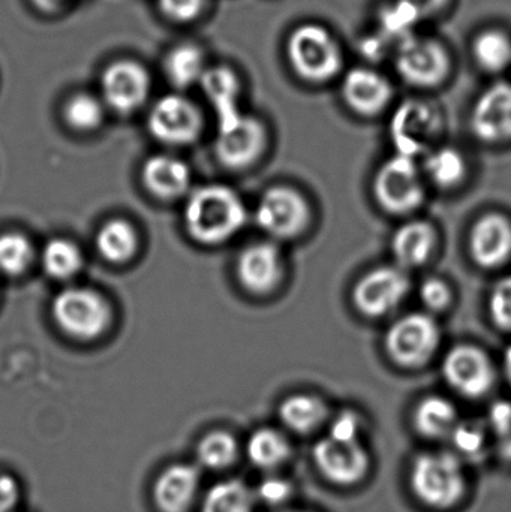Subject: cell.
I'll list each match as a JSON object with an SVG mask.
<instances>
[{"mask_svg": "<svg viewBox=\"0 0 511 512\" xmlns=\"http://www.w3.org/2000/svg\"><path fill=\"white\" fill-rule=\"evenodd\" d=\"M282 53L291 75L309 87L336 84L348 68L341 36L323 21L303 20L291 26Z\"/></svg>", "mask_w": 511, "mask_h": 512, "instance_id": "cell-1", "label": "cell"}, {"mask_svg": "<svg viewBox=\"0 0 511 512\" xmlns=\"http://www.w3.org/2000/svg\"><path fill=\"white\" fill-rule=\"evenodd\" d=\"M441 372L444 381L455 393L470 400L488 396L497 381V372L489 355L470 343H461L449 349Z\"/></svg>", "mask_w": 511, "mask_h": 512, "instance_id": "cell-15", "label": "cell"}, {"mask_svg": "<svg viewBox=\"0 0 511 512\" xmlns=\"http://www.w3.org/2000/svg\"><path fill=\"white\" fill-rule=\"evenodd\" d=\"M501 456L506 460L507 463H511V436L503 439V445H501Z\"/></svg>", "mask_w": 511, "mask_h": 512, "instance_id": "cell-47", "label": "cell"}, {"mask_svg": "<svg viewBox=\"0 0 511 512\" xmlns=\"http://www.w3.org/2000/svg\"><path fill=\"white\" fill-rule=\"evenodd\" d=\"M408 484L420 505L435 512H449L467 498L468 465L453 451H426L411 462Z\"/></svg>", "mask_w": 511, "mask_h": 512, "instance_id": "cell-4", "label": "cell"}, {"mask_svg": "<svg viewBox=\"0 0 511 512\" xmlns=\"http://www.w3.org/2000/svg\"><path fill=\"white\" fill-rule=\"evenodd\" d=\"M422 21L405 0H383L375 9L374 30L395 47L423 30Z\"/></svg>", "mask_w": 511, "mask_h": 512, "instance_id": "cell-31", "label": "cell"}, {"mask_svg": "<svg viewBox=\"0 0 511 512\" xmlns=\"http://www.w3.org/2000/svg\"><path fill=\"white\" fill-rule=\"evenodd\" d=\"M293 454L290 438L273 427L255 430L245 445L246 459L264 475L279 474L291 462Z\"/></svg>", "mask_w": 511, "mask_h": 512, "instance_id": "cell-25", "label": "cell"}, {"mask_svg": "<svg viewBox=\"0 0 511 512\" xmlns=\"http://www.w3.org/2000/svg\"><path fill=\"white\" fill-rule=\"evenodd\" d=\"M470 56L483 74L498 77L511 68V35L503 27L486 26L470 41Z\"/></svg>", "mask_w": 511, "mask_h": 512, "instance_id": "cell-26", "label": "cell"}, {"mask_svg": "<svg viewBox=\"0 0 511 512\" xmlns=\"http://www.w3.org/2000/svg\"><path fill=\"white\" fill-rule=\"evenodd\" d=\"M206 53L197 44H180L168 51L164 62L165 77L177 89L200 86L209 69Z\"/></svg>", "mask_w": 511, "mask_h": 512, "instance_id": "cell-28", "label": "cell"}, {"mask_svg": "<svg viewBox=\"0 0 511 512\" xmlns=\"http://www.w3.org/2000/svg\"><path fill=\"white\" fill-rule=\"evenodd\" d=\"M468 125L482 143L511 141V81H494L477 95L468 114Z\"/></svg>", "mask_w": 511, "mask_h": 512, "instance_id": "cell-16", "label": "cell"}, {"mask_svg": "<svg viewBox=\"0 0 511 512\" xmlns=\"http://www.w3.org/2000/svg\"><path fill=\"white\" fill-rule=\"evenodd\" d=\"M201 474L197 466L176 463L168 466L153 486V502L159 512H189L197 502Z\"/></svg>", "mask_w": 511, "mask_h": 512, "instance_id": "cell-21", "label": "cell"}, {"mask_svg": "<svg viewBox=\"0 0 511 512\" xmlns=\"http://www.w3.org/2000/svg\"><path fill=\"white\" fill-rule=\"evenodd\" d=\"M255 224L275 240H294L311 227L312 209L305 195L291 186L267 189L255 207Z\"/></svg>", "mask_w": 511, "mask_h": 512, "instance_id": "cell-11", "label": "cell"}, {"mask_svg": "<svg viewBox=\"0 0 511 512\" xmlns=\"http://www.w3.org/2000/svg\"><path fill=\"white\" fill-rule=\"evenodd\" d=\"M191 177L188 164L171 155L152 156L141 170L144 188L159 200H177L188 194Z\"/></svg>", "mask_w": 511, "mask_h": 512, "instance_id": "cell-22", "label": "cell"}, {"mask_svg": "<svg viewBox=\"0 0 511 512\" xmlns=\"http://www.w3.org/2000/svg\"><path fill=\"white\" fill-rule=\"evenodd\" d=\"M489 315L495 327L511 333V276L501 279L492 289Z\"/></svg>", "mask_w": 511, "mask_h": 512, "instance_id": "cell-39", "label": "cell"}, {"mask_svg": "<svg viewBox=\"0 0 511 512\" xmlns=\"http://www.w3.org/2000/svg\"><path fill=\"white\" fill-rule=\"evenodd\" d=\"M105 108L102 99L78 92L63 105V119L74 131L92 132L104 122Z\"/></svg>", "mask_w": 511, "mask_h": 512, "instance_id": "cell-35", "label": "cell"}, {"mask_svg": "<svg viewBox=\"0 0 511 512\" xmlns=\"http://www.w3.org/2000/svg\"><path fill=\"white\" fill-rule=\"evenodd\" d=\"M437 231L428 221H408L393 233L392 249L395 265L405 271L423 267L437 248Z\"/></svg>", "mask_w": 511, "mask_h": 512, "instance_id": "cell-23", "label": "cell"}, {"mask_svg": "<svg viewBox=\"0 0 511 512\" xmlns=\"http://www.w3.org/2000/svg\"><path fill=\"white\" fill-rule=\"evenodd\" d=\"M449 442L452 445L450 451L470 465L485 457L488 451V432L486 427L476 421H459Z\"/></svg>", "mask_w": 511, "mask_h": 512, "instance_id": "cell-36", "label": "cell"}, {"mask_svg": "<svg viewBox=\"0 0 511 512\" xmlns=\"http://www.w3.org/2000/svg\"><path fill=\"white\" fill-rule=\"evenodd\" d=\"M35 259L32 242L21 233L0 234V273L17 277L26 273Z\"/></svg>", "mask_w": 511, "mask_h": 512, "instance_id": "cell-37", "label": "cell"}, {"mask_svg": "<svg viewBox=\"0 0 511 512\" xmlns=\"http://www.w3.org/2000/svg\"><path fill=\"white\" fill-rule=\"evenodd\" d=\"M420 301L428 312L440 313L449 309L453 301V291L449 283L440 277H428L419 289Z\"/></svg>", "mask_w": 511, "mask_h": 512, "instance_id": "cell-40", "label": "cell"}, {"mask_svg": "<svg viewBox=\"0 0 511 512\" xmlns=\"http://www.w3.org/2000/svg\"><path fill=\"white\" fill-rule=\"evenodd\" d=\"M276 512H314V511H308V510H281Z\"/></svg>", "mask_w": 511, "mask_h": 512, "instance_id": "cell-49", "label": "cell"}, {"mask_svg": "<svg viewBox=\"0 0 511 512\" xmlns=\"http://www.w3.org/2000/svg\"><path fill=\"white\" fill-rule=\"evenodd\" d=\"M96 251L111 264L131 261L140 248V237L131 222L110 219L96 233Z\"/></svg>", "mask_w": 511, "mask_h": 512, "instance_id": "cell-29", "label": "cell"}, {"mask_svg": "<svg viewBox=\"0 0 511 512\" xmlns=\"http://www.w3.org/2000/svg\"><path fill=\"white\" fill-rule=\"evenodd\" d=\"M422 171L432 185L449 191L467 179V159L456 147L438 146L423 156Z\"/></svg>", "mask_w": 511, "mask_h": 512, "instance_id": "cell-30", "label": "cell"}, {"mask_svg": "<svg viewBox=\"0 0 511 512\" xmlns=\"http://www.w3.org/2000/svg\"><path fill=\"white\" fill-rule=\"evenodd\" d=\"M204 98L215 113L218 125L230 122L242 113L245 80L236 66L228 63L210 65L200 83Z\"/></svg>", "mask_w": 511, "mask_h": 512, "instance_id": "cell-20", "label": "cell"}, {"mask_svg": "<svg viewBox=\"0 0 511 512\" xmlns=\"http://www.w3.org/2000/svg\"><path fill=\"white\" fill-rule=\"evenodd\" d=\"M441 345V328L431 313L413 312L396 319L384 336L387 357L401 369L431 363Z\"/></svg>", "mask_w": 511, "mask_h": 512, "instance_id": "cell-7", "label": "cell"}, {"mask_svg": "<svg viewBox=\"0 0 511 512\" xmlns=\"http://www.w3.org/2000/svg\"><path fill=\"white\" fill-rule=\"evenodd\" d=\"M242 447L236 436L227 430H213L197 444L195 457L200 468L207 471L224 472L239 462Z\"/></svg>", "mask_w": 511, "mask_h": 512, "instance_id": "cell-32", "label": "cell"}, {"mask_svg": "<svg viewBox=\"0 0 511 512\" xmlns=\"http://www.w3.org/2000/svg\"><path fill=\"white\" fill-rule=\"evenodd\" d=\"M390 63L395 77L420 95L443 89L456 71L455 54L449 42L426 29L398 42Z\"/></svg>", "mask_w": 511, "mask_h": 512, "instance_id": "cell-3", "label": "cell"}, {"mask_svg": "<svg viewBox=\"0 0 511 512\" xmlns=\"http://www.w3.org/2000/svg\"><path fill=\"white\" fill-rule=\"evenodd\" d=\"M50 312L57 328L80 342L99 339L113 321V310L107 298L84 286H69L57 292Z\"/></svg>", "mask_w": 511, "mask_h": 512, "instance_id": "cell-6", "label": "cell"}, {"mask_svg": "<svg viewBox=\"0 0 511 512\" xmlns=\"http://www.w3.org/2000/svg\"><path fill=\"white\" fill-rule=\"evenodd\" d=\"M459 421L455 403L443 396L425 397L413 412L414 430L426 441H449Z\"/></svg>", "mask_w": 511, "mask_h": 512, "instance_id": "cell-27", "label": "cell"}, {"mask_svg": "<svg viewBox=\"0 0 511 512\" xmlns=\"http://www.w3.org/2000/svg\"><path fill=\"white\" fill-rule=\"evenodd\" d=\"M446 128L443 110L426 95L396 102L389 120L390 143L396 155L419 159L438 147Z\"/></svg>", "mask_w": 511, "mask_h": 512, "instance_id": "cell-5", "label": "cell"}, {"mask_svg": "<svg viewBox=\"0 0 511 512\" xmlns=\"http://www.w3.org/2000/svg\"><path fill=\"white\" fill-rule=\"evenodd\" d=\"M405 2L416 12L423 26L449 17L456 6V0H405Z\"/></svg>", "mask_w": 511, "mask_h": 512, "instance_id": "cell-43", "label": "cell"}, {"mask_svg": "<svg viewBox=\"0 0 511 512\" xmlns=\"http://www.w3.org/2000/svg\"><path fill=\"white\" fill-rule=\"evenodd\" d=\"M411 280L398 265H381L363 274L351 291L354 309L369 319L383 318L407 298Z\"/></svg>", "mask_w": 511, "mask_h": 512, "instance_id": "cell-13", "label": "cell"}, {"mask_svg": "<svg viewBox=\"0 0 511 512\" xmlns=\"http://www.w3.org/2000/svg\"><path fill=\"white\" fill-rule=\"evenodd\" d=\"M20 484L11 475H0V512H14L20 502Z\"/></svg>", "mask_w": 511, "mask_h": 512, "instance_id": "cell-45", "label": "cell"}, {"mask_svg": "<svg viewBox=\"0 0 511 512\" xmlns=\"http://www.w3.org/2000/svg\"><path fill=\"white\" fill-rule=\"evenodd\" d=\"M278 417L285 432L311 436L329 424L330 409L326 400L315 394L296 393L282 400Z\"/></svg>", "mask_w": 511, "mask_h": 512, "instance_id": "cell-24", "label": "cell"}, {"mask_svg": "<svg viewBox=\"0 0 511 512\" xmlns=\"http://www.w3.org/2000/svg\"><path fill=\"white\" fill-rule=\"evenodd\" d=\"M41 264L45 274L51 279L69 280L80 273L84 256L77 243L57 237L45 243L41 252Z\"/></svg>", "mask_w": 511, "mask_h": 512, "instance_id": "cell-34", "label": "cell"}, {"mask_svg": "<svg viewBox=\"0 0 511 512\" xmlns=\"http://www.w3.org/2000/svg\"><path fill=\"white\" fill-rule=\"evenodd\" d=\"M504 372H506L507 381L511 385V345L504 354Z\"/></svg>", "mask_w": 511, "mask_h": 512, "instance_id": "cell-48", "label": "cell"}, {"mask_svg": "<svg viewBox=\"0 0 511 512\" xmlns=\"http://www.w3.org/2000/svg\"><path fill=\"white\" fill-rule=\"evenodd\" d=\"M471 259L485 270H494L511 258V222L500 213L483 215L468 237Z\"/></svg>", "mask_w": 511, "mask_h": 512, "instance_id": "cell-19", "label": "cell"}, {"mask_svg": "<svg viewBox=\"0 0 511 512\" xmlns=\"http://www.w3.org/2000/svg\"><path fill=\"white\" fill-rule=\"evenodd\" d=\"M284 274V256L275 243H252L237 255V282L243 291L255 297H266L276 291Z\"/></svg>", "mask_w": 511, "mask_h": 512, "instance_id": "cell-18", "label": "cell"}, {"mask_svg": "<svg viewBox=\"0 0 511 512\" xmlns=\"http://www.w3.org/2000/svg\"><path fill=\"white\" fill-rule=\"evenodd\" d=\"M147 129L159 143L189 146L204 131V116L192 99L179 93L162 96L150 108Z\"/></svg>", "mask_w": 511, "mask_h": 512, "instance_id": "cell-14", "label": "cell"}, {"mask_svg": "<svg viewBox=\"0 0 511 512\" xmlns=\"http://www.w3.org/2000/svg\"><path fill=\"white\" fill-rule=\"evenodd\" d=\"M248 222L242 197L225 185H206L189 194L183 209L186 233L207 248L224 245Z\"/></svg>", "mask_w": 511, "mask_h": 512, "instance_id": "cell-2", "label": "cell"}, {"mask_svg": "<svg viewBox=\"0 0 511 512\" xmlns=\"http://www.w3.org/2000/svg\"><path fill=\"white\" fill-rule=\"evenodd\" d=\"M378 206L393 216H408L425 203V176L416 159L393 155L381 164L372 182Z\"/></svg>", "mask_w": 511, "mask_h": 512, "instance_id": "cell-8", "label": "cell"}, {"mask_svg": "<svg viewBox=\"0 0 511 512\" xmlns=\"http://www.w3.org/2000/svg\"><path fill=\"white\" fill-rule=\"evenodd\" d=\"M158 6L168 20L191 23L203 15L207 0H158Z\"/></svg>", "mask_w": 511, "mask_h": 512, "instance_id": "cell-42", "label": "cell"}, {"mask_svg": "<svg viewBox=\"0 0 511 512\" xmlns=\"http://www.w3.org/2000/svg\"><path fill=\"white\" fill-rule=\"evenodd\" d=\"M269 146V128L261 117L242 111L218 125L215 155L228 170L243 171L257 164Z\"/></svg>", "mask_w": 511, "mask_h": 512, "instance_id": "cell-12", "label": "cell"}, {"mask_svg": "<svg viewBox=\"0 0 511 512\" xmlns=\"http://www.w3.org/2000/svg\"><path fill=\"white\" fill-rule=\"evenodd\" d=\"M257 505L254 489L231 478L213 484L204 493L201 512H255Z\"/></svg>", "mask_w": 511, "mask_h": 512, "instance_id": "cell-33", "label": "cell"}, {"mask_svg": "<svg viewBox=\"0 0 511 512\" xmlns=\"http://www.w3.org/2000/svg\"><path fill=\"white\" fill-rule=\"evenodd\" d=\"M366 424L362 415L354 411H342L329 421L327 435L348 441H365Z\"/></svg>", "mask_w": 511, "mask_h": 512, "instance_id": "cell-41", "label": "cell"}, {"mask_svg": "<svg viewBox=\"0 0 511 512\" xmlns=\"http://www.w3.org/2000/svg\"><path fill=\"white\" fill-rule=\"evenodd\" d=\"M65 2L66 0H33V3L45 12L56 11Z\"/></svg>", "mask_w": 511, "mask_h": 512, "instance_id": "cell-46", "label": "cell"}, {"mask_svg": "<svg viewBox=\"0 0 511 512\" xmlns=\"http://www.w3.org/2000/svg\"><path fill=\"white\" fill-rule=\"evenodd\" d=\"M336 84L344 107L360 119H377L395 107V81L378 65H348Z\"/></svg>", "mask_w": 511, "mask_h": 512, "instance_id": "cell-9", "label": "cell"}, {"mask_svg": "<svg viewBox=\"0 0 511 512\" xmlns=\"http://www.w3.org/2000/svg\"><path fill=\"white\" fill-rule=\"evenodd\" d=\"M150 75L132 60H117L101 75V99L114 113L128 116L146 104L150 95Z\"/></svg>", "mask_w": 511, "mask_h": 512, "instance_id": "cell-17", "label": "cell"}, {"mask_svg": "<svg viewBox=\"0 0 511 512\" xmlns=\"http://www.w3.org/2000/svg\"><path fill=\"white\" fill-rule=\"evenodd\" d=\"M489 427L503 439L511 436V403L501 400L492 405L489 411Z\"/></svg>", "mask_w": 511, "mask_h": 512, "instance_id": "cell-44", "label": "cell"}, {"mask_svg": "<svg viewBox=\"0 0 511 512\" xmlns=\"http://www.w3.org/2000/svg\"><path fill=\"white\" fill-rule=\"evenodd\" d=\"M312 462L323 480L338 489L360 486L372 471V456L365 441H348L329 435L315 442Z\"/></svg>", "mask_w": 511, "mask_h": 512, "instance_id": "cell-10", "label": "cell"}, {"mask_svg": "<svg viewBox=\"0 0 511 512\" xmlns=\"http://www.w3.org/2000/svg\"><path fill=\"white\" fill-rule=\"evenodd\" d=\"M254 493L258 504L281 511L294 496V484L281 474H266L254 487Z\"/></svg>", "mask_w": 511, "mask_h": 512, "instance_id": "cell-38", "label": "cell"}]
</instances>
